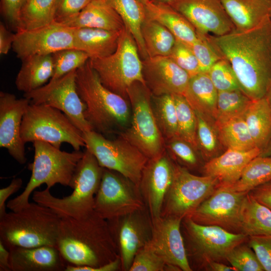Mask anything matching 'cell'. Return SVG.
Instances as JSON below:
<instances>
[{
	"mask_svg": "<svg viewBox=\"0 0 271 271\" xmlns=\"http://www.w3.org/2000/svg\"><path fill=\"white\" fill-rule=\"evenodd\" d=\"M268 19L249 30L212 41L231 65L241 90L251 100L264 97L271 82V25Z\"/></svg>",
	"mask_w": 271,
	"mask_h": 271,
	"instance_id": "1",
	"label": "cell"
},
{
	"mask_svg": "<svg viewBox=\"0 0 271 271\" xmlns=\"http://www.w3.org/2000/svg\"><path fill=\"white\" fill-rule=\"evenodd\" d=\"M56 247L67 264L99 267L120 258L107 220L94 210L62 217Z\"/></svg>",
	"mask_w": 271,
	"mask_h": 271,
	"instance_id": "2",
	"label": "cell"
},
{
	"mask_svg": "<svg viewBox=\"0 0 271 271\" xmlns=\"http://www.w3.org/2000/svg\"><path fill=\"white\" fill-rule=\"evenodd\" d=\"M76 82L85 104V117L93 130L104 135L129 126L131 112L128 99L104 86L89 61L76 70Z\"/></svg>",
	"mask_w": 271,
	"mask_h": 271,
	"instance_id": "3",
	"label": "cell"
},
{
	"mask_svg": "<svg viewBox=\"0 0 271 271\" xmlns=\"http://www.w3.org/2000/svg\"><path fill=\"white\" fill-rule=\"evenodd\" d=\"M61 217L35 202L0 218V241L9 249L50 245L56 247Z\"/></svg>",
	"mask_w": 271,
	"mask_h": 271,
	"instance_id": "4",
	"label": "cell"
},
{
	"mask_svg": "<svg viewBox=\"0 0 271 271\" xmlns=\"http://www.w3.org/2000/svg\"><path fill=\"white\" fill-rule=\"evenodd\" d=\"M33 146L34 160L28 166L32 172L31 176L22 193L7 203V207L11 211L27 206L30 203V195L42 184H46L50 189L57 184L71 188L74 172L84 154L80 151H61L40 141L34 142Z\"/></svg>",
	"mask_w": 271,
	"mask_h": 271,
	"instance_id": "5",
	"label": "cell"
},
{
	"mask_svg": "<svg viewBox=\"0 0 271 271\" xmlns=\"http://www.w3.org/2000/svg\"><path fill=\"white\" fill-rule=\"evenodd\" d=\"M103 168L87 149L74 172L72 193L62 198L54 196L50 189L34 191L33 200L45 206L62 217L79 218L94 210L95 196L98 189Z\"/></svg>",
	"mask_w": 271,
	"mask_h": 271,
	"instance_id": "6",
	"label": "cell"
},
{
	"mask_svg": "<svg viewBox=\"0 0 271 271\" xmlns=\"http://www.w3.org/2000/svg\"><path fill=\"white\" fill-rule=\"evenodd\" d=\"M88 61L102 84L127 99V90L133 83L140 82L146 85L137 43L125 28L121 31L117 48L112 54Z\"/></svg>",
	"mask_w": 271,
	"mask_h": 271,
	"instance_id": "7",
	"label": "cell"
},
{
	"mask_svg": "<svg viewBox=\"0 0 271 271\" xmlns=\"http://www.w3.org/2000/svg\"><path fill=\"white\" fill-rule=\"evenodd\" d=\"M127 97L131 112L130 123L119 136L148 159L160 156L166 150L165 142L154 114L151 92L146 85L136 82L128 89Z\"/></svg>",
	"mask_w": 271,
	"mask_h": 271,
	"instance_id": "8",
	"label": "cell"
},
{
	"mask_svg": "<svg viewBox=\"0 0 271 271\" xmlns=\"http://www.w3.org/2000/svg\"><path fill=\"white\" fill-rule=\"evenodd\" d=\"M21 134L25 144L40 141L60 149L66 143L75 151L85 147L83 132L62 111L45 104L30 102L23 118Z\"/></svg>",
	"mask_w": 271,
	"mask_h": 271,
	"instance_id": "9",
	"label": "cell"
},
{
	"mask_svg": "<svg viewBox=\"0 0 271 271\" xmlns=\"http://www.w3.org/2000/svg\"><path fill=\"white\" fill-rule=\"evenodd\" d=\"M181 228L189 263L204 268L210 262H227L229 253L248 239L242 233L199 224L188 216L182 219Z\"/></svg>",
	"mask_w": 271,
	"mask_h": 271,
	"instance_id": "10",
	"label": "cell"
},
{
	"mask_svg": "<svg viewBox=\"0 0 271 271\" xmlns=\"http://www.w3.org/2000/svg\"><path fill=\"white\" fill-rule=\"evenodd\" d=\"M86 149L99 165L119 173L138 187L148 159L136 147L119 136L111 140L94 130L83 132Z\"/></svg>",
	"mask_w": 271,
	"mask_h": 271,
	"instance_id": "11",
	"label": "cell"
},
{
	"mask_svg": "<svg viewBox=\"0 0 271 271\" xmlns=\"http://www.w3.org/2000/svg\"><path fill=\"white\" fill-rule=\"evenodd\" d=\"M219 186L215 178L194 175L175 163L173 181L165 196L161 216L183 219L190 215Z\"/></svg>",
	"mask_w": 271,
	"mask_h": 271,
	"instance_id": "12",
	"label": "cell"
},
{
	"mask_svg": "<svg viewBox=\"0 0 271 271\" xmlns=\"http://www.w3.org/2000/svg\"><path fill=\"white\" fill-rule=\"evenodd\" d=\"M139 187L115 171L103 168L94 210L102 218L115 219L145 206Z\"/></svg>",
	"mask_w": 271,
	"mask_h": 271,
	"instance_id": "13",
	"label": "cell"
},
{
	"mask_svg": "<svg viewBox=\"0 0 271 271\" xmlns=\"http://www.w3.org/2000/svg\"><path fill=\"white\" fill-rule=\"evenodd\" d=\"M76 70L49 82L24 97L33 104H45L64 113L83 132L93 130L85 117V104L77 91Z\"/></svg>",
	"mask_w": 271,
	"mask_h": 271,
	"instance_id": "14",
	"label": "cell"
},
{
	"mask_svg": "<svg viewBox=\"0 0 271 271\" xmlns=\"http://www.w3.org/2000/svg\"><path fill=\"white\" fill-rule=\"evenodd\" d=\"M247 194L220 185L188 217L199 224L240 233L241 212Z\"/></svg>",
	"mask_w": 271,
	"mask_h": 271,
	"instance_id": "15",
	"label": "cell"
},
{
	"mask_svg": "<svg viewBox=\"0 0 271 271\" xmlns=\"http://www.w3.org/2000/svg\"><path fill=\"white\" fill-rule=\"evenodd\" d=\"M107 221L118 249L121 270L129 271L137 252L151 239L153 220L150 213L145 206Z\"/></svg>",
	"mask_w": 271,
	"mask_h": 271,
	"instance_id": "16",
	"label": "cell"
},
{
	"mask_svg": "<svg viewBox=\"0 0 271 271\" xmlns=\"http://www.w3.org/2000/svg\"><path fill=\"white\" fill-rule=\"evenodd\" d=\"M15 34L12 49L21 60L33 55H52L64 49L75 48L73 28L55 21Z\"/></svg>",
	"mask_w": 271,
	"mask_h": 271,
	"instance_id": "17",
	"label": "cell"
},
{
	"mask_svg": "<svg viewBox=\"0 0 271 271\" xmlns=\"http://www.w3.org/2000/svg\"><path fill=\"white\" fill-rule=\"evenodd\" d=\"M174 168L175 163L165 150L160 156L149 159L142 171L139 188L153 221L161 217Z\"/></svg>",
	"mask_w": 271,
	"mask_h": 271,
	"instance_id": "18",
	"label": "cell"
},
{
	"mask_svg": "<svg viewBox=\"0 0 271 271\" xmlns=\"http://www.w3.org/2000/svg\"><path fill=\"white\" fill-rule=\"evenodd\" d=\"M168 5L199 32L221 36L236 29L220 0H174Z\"/></svg>",
	"mask_w": 271,
	"mask_h": 271,
	"instance_id": "19",
	"label": "cell"
},
{
	"mask_svg": "<svg viewBox=\"0 0 271 271\" xmlns=\"http://www.w3.org/2000/svg\"><path fill=\"white\" fill-rule=\"evenodd\" d=\"M30 103L29 99L17 98L12 93L0 92V147L18 163L27 162L25 143L21 134L23 118Z\"/></svg>",
	"mask_w": 271,
	"mask_h": 271,
	"instance_id": "20",
	"label": "cell"
},
{
	"mask_svg": "<svg viewBox=\"0 0 271 271\" xmlns=\"http://www.w3.org/2000/svg\"><path fill=\"white\" fill-rule=\"evenodd\" d=\"M182 219L161 216L153 221L152 235L147 245L167 264L175 265L181 271H192L181 228Z\"/></svg>",
	"mask_w": 271,
	"mask_h": 271,
	"instance_id": "21",
	"label": "cell"
},
{
	"mask_svg": "<svg viewBox=\"0 0 271 271\" xmlns=\"http://www.w3.org/2000/svg\"><path fill=\"white\" fill-rule=\"evenodd\" d=\"M142 62L144 78L153 96L184 95L191 77L170 56L148 57Z\"/></svg>",
	"mask_w": 271,
	"mask_h": 271,
	"instance_id": "22",
	"label": "cell"
},
{
	"mask_svg": "<svg viewBox=\"0 0 271 271\" xmlns=\"http://www.w3.org/2000/svg\"><path fill=\"white\" fill-rule=\"evenodd\" d=\"M9 250L12 271H64L67 265L54 246H13Z\"/></svg>",
	"mask_w": 271,
	"mask_h": 271,
	"instance_id": "23",
	"label": "cell"
},
{
	"mask_svg": "<svg viewBox=\"0 0 271 271\" xmlns=\"http://www.w3.org/2000/svg\"><path fill=\"white\" fill-rule=\"evenodd\" d=\"M260 152L257 148L248 151L227 149L224 153L205 164V175L217 179L220 185H232L239 180L247 164L259 156Z\"/></svg>",
	"mask_w": 271,
	"mask_h": 271,
	"instance_id": "24",
	"label": "cell"
},
{
	"mask_svg": "<svg viewBox=\"0 0 271 271\" xmlns=\"http://www.w3.org/2000/svg\"><path fill=\"white\" fill-rule=\"evenodd\" d=\"M71 28H91L120 32L125 27L120 16L106 0H91L78 14L58 23Z\"/></svg>",
	"mask_w": 271,
	"mask_h": 271,
	"instance_id": "25",
	"label": "cell"
},
{
	"mask_svg": "<svg viewBox=\"0 0 271 271\" xmlns=\"http://www.w3.org/2000/svg\"><path fill=\"white\" fill-rule=\"evenodd\" d=\"M145 6L147 18L163 25L177 40L190 47L195 42L197 38L195 28L170 5L150 1Z\"/></svg>",
	"mask_w": 271,
	"mask_h": 271,
	"instance_id": "26",
	"label": "cell"
},
{
	"mask_svg": "<svg viewBox=\"0 0 271 271\" xmlns=\"http://www.w3.org/2000/svg\"><path fill=\"white\" fill-rule=\"evenodd\" d=\"M75 48L87 53L90 59L103 58L116 50L121 31L91 28H73Z\"/></svg>",
	"mask_w": 271,
	"mask_h": 271,
	"instance_id": "27",
	"label": "cell"
},
{
	"mask_svg": "<svg viewBox=\"0 0 271 271\" xmlns=\"http://www.w3.org/2000/svg\"><path fill=\"white\" fill-rule=\"evenodd\" d=\"M237 30L253 28L271 15L269 0H220Z\"/></svg>",
	"mask_w": 271,
	"mask_h": 271,
	"instance_id": "28",
	"label": "cell"
},
{
	"mask_svg": "<svg viewBox=\"0 0 271 271\" xmlns=\"http://www.w3.org/2000/svg\"><path fill=\"white\" fill-rule=\"evenodd\" d=\"M22 61L15 80L19 91L30 92L45 85L52 78L54 71L52 55H33Z\"/></svg>",
	"mask_w": 271,
	"mask_h": 271,
	"instance_id": "29",
	"label": "cell"
},
{
	"mask_svg": "<svg viewBox=\"0 0 271 271\" xmlns=\"http://www.w3.org/2000/svg\"><path fill=\"white\" fill-rule=\"evenodd\" d=\"M218 92L208 73L200 72L190 77L183 96L195 111L214 120Z\"/></svg>",
	"mask_w": 271,
	"mask_h": 271,
	"instance_id": "30",
	"label": "cell"
},
{
	"mask_svg": "<svg viewBox=\"0 0 271 271\" xmlns=\"http://www.w3.org/2000/svg\"><path fill=\"white\" fill-rule=\"evenodd\" d=\"M120 16L125 27L133 36L142 60L148 57L142 35L147 18L145 6L139 0H106Z\"/></svg>",
	"mask_w": 271,
	"mask_h": 271,
	"instance_id": "31",
	"label": "cell"
},
{
	"mask_svg": "<svg viewBox=\"0 0 271 271\" xmlns=\"http://www.w3.org/2000/svg\"><path fill=\"white\" fill-rule=\"evenodd\" d=\"M240 229L248 237L271 235V210L249 193L243 204Z\"/></svg>",
	"mask_w": 271,
	"mask_h": 271,
	"instance_id": "32",
	"label": "cell"
},
{
	"mask_svg": "<svg viewBox=\"0 0 271 271\" xmlns=\"http://www.w3.org/2000/svg\"><path fill=\"white\" fill-rule=\"evenodd\" d=\"M243 117L256 147L262 150L271 139V110L266 98L252 100Z\"/></svg>",
	"mask_w": 271,
	"mask_h": 271,
	"instance_id": "33",
	"label": "cell"
},
{
	"mask_svg": "<svg viewBox=\"0 0 271 271\" xmlns=\"http://www.w3.org/2000/svg\"><path fill=\"white\" fill-rule=\"evenodd\" d=\"M142 35L149 57L170 56L176 42L165 26L148 18L142 25Z\"/></svg>",
	"mask_w": 271,
	"mask_h": 271,
	"instance_id": "34",
	"label": "cell"
},
{
	"mask_svg": "<svg viewBox=\"0 0 271 271\" xmlns=\"http://www.w3.org/2000/svg\"><path fill=\"white\" fill-rule=\"evenodd\" d=\"M215 126L220 142L227 149L248 151L256 148L243 115L232 118Z\"/></svg>",
	"mask_w": 271,
	"mask_h": 271,
	"instance_id": "35",
	"label": "cell"
},
{
	"mask_svg": "<svg viewBox=\"0 0 271 271\" xmlns=\"http://www.w3.org/2000/svg\"><path fill=\"white\" fill-rule=\"evenodd\" d=\"M56 0H28L19 17L16 32L29 30L54 21Z\"/></svg>",
	"mask_w": 271,
	"mask_h": 271,
	"instance_id": "36",
	"label": "cell"
},
{
	"mask_svg": "<svg viewBox=\"0 0 271 271\" xmlns=\"http://www.w3.org/2000/svg\"><path fill=\"white\" fill-rule=\"evenodd\" d=\"M271 181V156H258L244 169L239 180L228 186L234 191L248 193L256 187Z\"/></svg>",
	"mask_w": 271,
	"mask_h": 271,
	"instance_id": "37",
	"label": "cell"
},
{
	"mask_svg": "<svg viewBox=\"0 0 271 271\" xmlns=\"http://www.w3.org/2000/svg\"><path fill=\"white\" fill-rule=\"evenodd\" d=\"M252 101L241 89L218 91L214 118L215 125L243 115Z\"/></svg>",
	"mask_w": 271,
	"mask_h": 271,
	"instance_id": "38",
	"label": "cell"
},
{
	"mask_svg": "<svg viewBox=\"0 0 271 271\" xmlns=\"http://www.w3.org/2000/svg\"><path fill=\"white\" fill-rule=\"evenodd\" d=\"M153 97L154 114L165 140L178 137L177 111L173 94Z\"/></svg>",
	"mask_w": 271,
	"mask_h": 271,
	"instance_id": "39",
	"label": "cell"
},
{
	"mask_svg": "<svg viewBox=\"0 0 271 271\" xmlns=\"http://www.w3.org/2000/svg\"><path fill=\"white\" fill-rule=\"evenodd\" d=\"M177 116L178 137L197 150V117L193 108L183 95L173 94Z\"/></svg>",
	"mask_w": 271,
	"mask_h": 271,
	"instance_id": "40",
	"label": "cell"
},
{
	"mask_svg": "<svg viewBox=\"0 0 271 271\" xmlns=\"http://www.w3.org/2000/svg\"><path fill=\"white\" fill-rule=\"evenodd\" d=\"M195 113L198 149L203 156L209 161L217 156L218 153L220 141L217 130L214 122L212 123L209 119L211 117L197 111Z\"/></svg>",
	"mask_w": 271,
	"mask_h": 271,
	"instance_id": "41",
	"label": "cell"
},
{
	"mask_svg": "<svg viewBox=\"0 0 271 271\" xmlns=\"http://www.w3.org/2000/svg\"><path fill=\"white\" fill-rule=\"evenodd\" d=\"M54 71L49 81L55 80L82 67L90 59L85 52L75 48L64 49L53 54Z\"/></svg>",
	"mask_w": 271,
	"mask_h": 271,
	"instance_id": "42",
	"label": "cell"
},
{
	"mask_svg": "<svg viewBox=\"0 0 271 271\" xmlns=\"http://www.w3.org/2000/svg\"><path fill=\"white\" fill-rule=\"evenodd\" d=\"M197 38L190 46L196 57L200 72L208 73L213 65L224 57L212 41L211 35L196 31Z\"/></svg>",
	"mask_w": 271,
	"mask_h": 271,
	"instance_id": "43",
	"label": "cell"
},
{
	"mask_svg": "<svg viewBox=\"0 0 271 271\" xmlns=\"http://www.w3.org/2000/svg\"><path fill=\"white\" fill-rule=\"evenodd\" d=\"M165 148L171 157L177 160L183 167L193 169L199 165L197 149L190 143L179 137L165 140Z\"/></svg>",
	"mask_w": 271,
	"mask_h": 271,
	"instance_id": "44",
	"label": "cell"
},
{
	"mask_svg": "<svg viewBox=\"0 0 271 271\" xmlns=\"http://www.w3.org/2000/svg\"><path fill=\"white\" fill-rule=\"evenodd\" d=\"M244 242L235 247L229 253L227 262L236 271H264L254 251Z\"/></svg>",
	"mask_w": 271,
	"mask_h": 271,
	"instance_id": "45",
	"label": "cell"
},
{
	"mask_svg": "<svg viewBox=\"0 0 271 271\" xmlns=\"http://www.w3.org/2000/svg\"><path fill=\"white\" fill-rule=\"evenodd\" d=\"M208 73L218 91L241 89L231 65L225 58L215 63Z\"/></svg>",
	"mask_w": 271,
	"mask_h": 271,
	"instance_id": "46",
	"label": "cell"
},
{
	"mask_svg": "<svg viewBox=\"0 0 271 271\" xmlns=\"http://www.w3.org/2000/svg\"><path fill=\"white\" fill-rule=\"evenodd\" d=\"M166 264L147 244L136 253L129 271H165Z\"/></svg>",
	"mask_w": 271,
	"mask_h": 271,
	"instance_id": "47",
	"label": "cell"
},
{
	"mask_svg": "<svg viewBox=\"0 0 271 271\" xmlns=\"http://www.w3.org/2000/svg\"><path fill=\"white\" fill-rule=\"evenodd\" d=\"M170 56L192 77L200 73L198 60L191 47L176 39Z\"/></svg>",
	"mask_w": 271,
	"mask_h": 271,
	"instance_id": "48",
	"label": "cell"
},
{
	"mask_svg": "<svg viewBox=\"0 0 271 271\" xmlns=\"http://www.w3.org/2000/svg\"><path fill=\"white\" fill-rule=\"evenodd\" d=\"M248 244L254 251L264 270L271 271V235L249 237Z\"/></svg>",
	"mask_w": 271,
	"mask_h": 271,
	"instance_id": "49",
	"label": "cell"
},
{
	"mask_svg": "<svg viewBox=\"0 0 271 271\" xmlns=\"http://www.w3.org/2000/svg\"><path fill=\"white\" fill-rule=\"evenodd\" d=\"M91 0H56L54 21L60 23L80 13Z\"/></svg>",
	"mask_w": 271,
	"mask_h": 271,
	"instance_id": "50",
	"label": "cell"
},
{
	"mask_svg": "<svg viewBox=\"0 0 271 271\" xmlns=\"http://www.w3.org/2000/svg\"><path fill=\"white\" fill-rule=\"evenodd\" d=\"M28 0H1V14L7 24L16 32L21 11Z\"/></svg>",
	"mask_w": 271,
	"mask_h": 271,
	"instance_id": "51",
	"label": "cell"
},
{
	"mask_svg": "<svg viewBox=\"0 0 271 271\" xmlns=\"http://www.w3.org/2000/svg\"><path fill=\"white\" fill-rule=\"evenodd\" d=\"M23 180L21 178H15L8 186L0 189V218L7 213L6 202L7 199L17 192L21 188Z\"/></svg>",
	"mask_w": 271,
	"mask_h": 271,
	"instance_id": "52",
	"label": "cell"
},
{
	"mask_svg": "<svg viewBox=\"0 0 271 271\" xmlns=\"http://www.w3.org/2000/svg\"><path fill=\"white\" fill-rule=\"evenodd\" d=\"M249 194L271 210V181L256 187L249 192Z\"/></svg>",
	"mask_w": 271,
	"mask_h": 271,
	"instance_id": "53",
	"label": "cell"
},
{
	"mask_svg": "<svg viewBox=\"0 0 271 271\" xmlns=\"http://www.w3.org/2000/svg\"><path fill=\"white\" fill-rule=\"evenodd\" d=\"M121 270L120 258L99 267L76 266L67 264L65 271H116Z\"/></svg>",
	"mask_w": 271,
	"mask_h": 271,
	"instance_id": "54",
	"label": "cell"
},
{
	"mask_svg": "<svg viewBox=\"0 0 271 271\" xmlns=\"http://www.w3.org/2000/svg\"><path fill=\"white\" fill-rule=\"evenodd\" d=\"M15 34L8 30L5 25L0 24V54L6 55L12 48Z\"/></svg>",
	"mask_w": 271,
	"mask_h": 271,
	"instance_id": "55",
	"label": "cell"
},
{
	"mask_svg": "<svg viewBox=\"0 0 271 271\" xmlns=\"http://www.w3.org/2000/svg\"><path fill=\"white\" fill-rule=\"evenodd\" d=\"M0 271H12L10 264V251L0 241Z\"/></svg>",
	"mask_w": 271,
	"mask_h": 271,
	"instance_id": "56",
	"label": "cell"
},
{
	"mask_svg": "<svg viewBox=\"0 0 271 271\" xmlns=\"http://www.w3.org/2000/svg\"><path fill=\"white\" fill-rule=\"evenodd\" d=\"M204 268L212 271H236L233 266L219 261L210 262L206 264Z\"/></svg>",
	"mask_w": 271,
	"mask_h": 271,
	"instance_id": "57",
	"label": "cell"
},
{
	"mask_svg": "<svg viewBox=\"0 0 271 271\" xmlns=\"http://www.w3.org/2000/svg\"><path fill=\"white\" fill-rule=\"evenodd\" d=\"M259 156L264 157L271 156V139L267 145L261 150Z\"/></svg>",
	"mask_w": 271,
	"mask_h": 271,
	"instance_id": "58",
	"label": "cell"
},
{
	"mask_svg": "<svg viewBox=\"0 0 271 271\" xmlns=\"http://www.w3.org/2000/svg\"><path fill=\"white\" fill-rule=\"evenodd\" d=\"M264 97L266 98L271 110V82L267 88Z\"/></svg>",
	"mask_w": 271,
	"mask_h": 271,
	"instance_id": "59",
	"label": "cell"
},
{
	"mask_svg": "<svg viewBox=\"0 0 271 271\" xmlns=\"http://www.w3.org/2000/svg\"><path fill=\"white\" fill-rule=\"evenodd\" d=\"M154 2L168 4L174 0H150Z\"/></svg>",
	"mask_w": 271,
	"mask_h": 271,
	"instance_id": "60",
	"label": "cell"
},
{
	"mask_svg": "<svg viewBox=\"0 0 271 271\" xmlns=\"http://www.w3.org/2000/svg\"><path fill=\"white\" fill-rule=\"evenodd\" d=\"M139 1L141 2V3H142L143 4L145 5L150 0H139Z\"/></svg>",
	"mask_w": 271,
	"mask_h": 271,
	"instance_id": "61",
	"label": "cell"
},
{
	"mask_svg": "<svg viewBox=\"0 0 271 271\" xmlns=\"http://www.w3.org/2000/svg\"><path fill=\"white\" fill-rule=\"evenodd\" d=\"M269 1L271 2V0H269Z\"/></svg>",
	"mask_w": 271,
	"mask_h": 271,
	"instance_id": "62",
	"label": "cell"
},
{
	"mask_svg": "<svg viewBox=\"0 0 271 271\" xmlns=\"http://www.w3.org/2000/svg\"></svg>",
	"mask_w": 271,
	"mask_h": 271,
	"instance_id": "63",
	"label": "cell"
}]
</instances>
